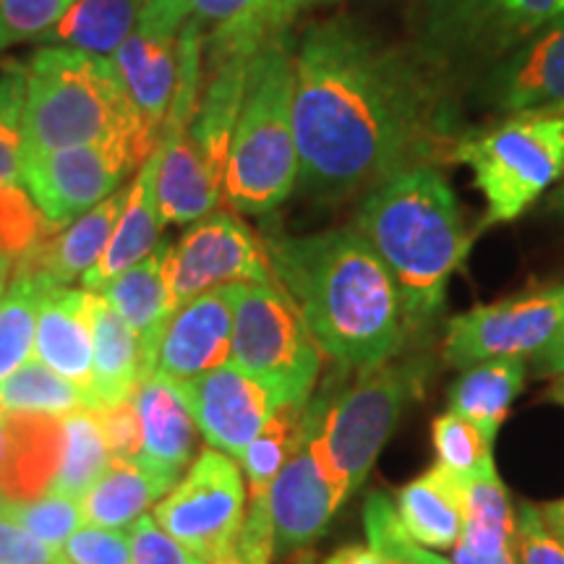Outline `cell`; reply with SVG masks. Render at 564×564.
<instances>
[{"label": "cell", "mask_w": 564, "mask_h": 564, "mask_svg": "<svg viewBox=\"0 0 564 564\" xmlns=\"http://www.w3.org/2000/svg\"><path fill=\"white\" fill-rule=\"evenodd\" d=\"M299 186L343 202L415 165L447 137L440 82L350 19L316 21L293 47Z\"/></svg>", "instance_id": "cell-1"}, {"label": "cell", "mask_w": 564, "mask_h": 564, "mask_svg": "<svg viewBox=\"0 0 564 564\" xmlns=\"http://www.w3.org/2000/svg\"><path fill=\"white\" fill-rule=\"evenodd\" d=\"M278 285L291 295L324 356L348 371L398 358L411 343L392 274L356 228L264 236Z\"/></svg>", "instance_id": "cell-2"}, {"label": "cell", "mask_w": 564, "mask_h": 564, "mask_svg": "<svg viewBox=\"0 0 564 564\" xmlns=\"http://www.w3.org/2000/svg\"><path fill=\"white\" fill-rule=\"evenodd\" d=\"M352 228L392 274L413 337L434 327L474 243L447 178L432 165L392 175L366 194Z\"/></svg>", "instance_id": "cell-3"}, {"label": "cell", "mask_w": 564, "mask_h": 564, "mask_svg": "<svg viewBox=\"0 0 564 564\" xmlns=\"http://www.w3.org/2000/svg\"><path fill=\"white\" fill-rule=\"evenodd\" d=\"M21 152L126 144L144 165L160 141L147 131L116 63L70 47H42L26 63Z\"/></svg>", "instance_id": "cell-4"}, {"label": "cell", "mask_w": 564, "mask_h": 564, "mask_svg": "<svg viewBox=\"0 0 564 564\" xmlns=\"http://www.w3.org/2000/svg\"><path fill=\"white\" fill-rule=\"evenodd\" d=\"M293 47L285 32L251 55L223 188L225 199L241 215H270L299 186Z\"/></svg>", "instance_id": "cell-5"}, {"label": "cell", "mask_w": 564, "mask_h": 564, "mask_svg": "<svg viewBox=\"0 0 564 564\" xmlns=\"http://www.w3.org/2000/svg\"><path fill=\"white\" fill-rule=\"evenodd\" d=\"M356 373L352 384L306 403L316 453L345 499L361 489L405 408L423 392L429 364L423 358H392Z\"/></svg>", "instance_id": "cell-6"}, {"label": "cell", "mask_w": 564, "mask_h": 564, "mask_svg": "<svg viewBox=\"0 0 564 564\" xmlns=\"http://www.w3.org/2000/svg\"><path fill=\"white\" fill-rule=\"evenodd\" d=\"M449 160L474 173L486 225L512 223L564 178V112H518L460 137Z\"/></svg>", "instance_id": "cell-7"}, {"label": "cell", "mask_w": 564, "mask_h": 564, "mask_svg": "<svg viewBox=\"0 0 564 564\" xmlns=\"http://www.w3.org/2000/svg\"><path fill=\"white\" fill-rule=\"evenodd\" d=\"M230 364L259 379L278 405H306L312 400L322 348L278 280L236 285Z\"/></svg>", "instance_id": "cell-8"}, {"label": "cell", "mask_w": 564, "mask_h": 564, "mask_svg": "<svg viewBox=\"0 0 564 564\" xmlns=\"http://www.w3.org/2000/svg\"><path fill=\"white\" fill-rule=\"evenodd\" d=\"M562 11L564 0H426L423 53L434 66H494Z\"/></svg>", "instance_id": "cell-9"}, {"label": "cell", "mask_w": 564, "mask_h": 564, "mask_svg": "<svg viewBox=\"0 0 564 564\" xmlns=\"http://www.w3.org/2000/svg\"><path fill=\"white\" fill-rule=\"evenodd\" d=\"M154 520L199 560H220L238 541L246 520L241 468L220 449H202L186 476L162 497Z\"/></svg>", "instance_id": "cell-10"}, {"label": "cell", "mask_w": 564, "mask_h": 564, "mask_svg": "<svg viewBox=\"0 0 564 564\" xmlns=\"http://www.w3.org/2000/svg\"><path fill=\"white\" fill-rule=\"evenodd\" d=\"M562 324L564 282L484 303V306H474L470 312L453 316L447 322L442 356L457 371L494 361V358L535 356L552 343Z\"/></svg>", "instance_id": "cell-11"}, {"label": "cell", "mask_w": 564, "mask_h": 564, "mask_svg": "<svg viewBox=\"0 0 564 564\" xmlns=\"http://www.w3.org/2000/svg\"><path fill=\"white\" fill-rule=\"evenodd\" d=\"M137 160L126 144H76L61 150L21 152V186L30 192L42 215L66 228L84 212L121 192Z\"/></svg>", "instance_id": "cell-12"}, {"label": "cell", "mask_w": 564, "mask_h": 564, "mask_svg": "<svg viewBox=\"0 0 564 564\" xmlns=\"http://www.w3.org/2000/svg\"><path fill=\"white\" fill-rule=\"evenodd\" d=\"M167 270L175 308L217 288L274 280L264 241L228 209H215L192 223L171 246Z\"/></svg>", "instance_id": "cell-13"}, {"label": "cell", "mask_w": 564, "mask_h": 564, "mask_svg": "<svg viewBox=\"0 0 564 564\" xmlns=\"http://www.w3.org/2000/svg\"><path fill=\"white\" fill-rule=\"evenodd\" d=\"M192 415L212 449L241 460L253 436L278 411V400L259 379L225 364L192 382H181Z\"/></svg>", "instance_id": "cell-14"}, {"label": "cell", "mask_w": 564, "mask_h": 564, "mask_svg": "<svg viewBox=\"0 0 564 564\" xmlns=\"http://www.w3.org/2000/svg\"><path fill=\"white\" fill-rule=\"evenodd\" d=\"M343 502L345 497L340 486L322 465L306 419V434H303L301 447L282 465L270 486V494H267L274 554H293L319 541Z\"/></svg>", "instance_id": "cell-15"}, {"label": "cell", "mask_w": 564, "mask_h": 564, "mask_svg": "<svg viewBox=\"0 0 564 564\" xmlns=\"http://www.w3.org/2000/svg\"><path fill=\"white\" fill-rule=\"evenodd\" d=\"M236 285L217 288L175 308L162 329L154 373L192 382L212 369L230 364Z\"/></svg>", "instance_id": "cell-16"}, {"label": "cell", "mask_w": 564, "mask_h": 564, "mask_svg": "<svg viewBox=\"0 0 564 564\" xmlns=\"http://www.w3.org/2000/svg\"><path fill=\"white\" fill-rule=\"evenodd\" d=\"M484 100L507 116L564 112V11L494 63L484 82Z\"/></svg>", "instance_id": "cell-17"}, {"label": "cell", "mask_w": 564, "mask_h": 564, "mask_svg": "<svg viewBox=\"0 0 564 564\" xmlns=\"http://www.w3.org/2000/svg\"><path fill=\"white\" fill-rule=\"evenodd\" d=\"M133 405L141 429L139 465L173 489L194 463L196 442V421L183 398V387L162 373H150L133 392Z\"/></svg>", "instance_id": "cell-18"}, {"label": "cell", "mask_w": 564, "mask_h": 564, "mask_svg": "<svg viewBox=\"0 0 564 564\" xmlns=\"http://www.w3.org/2000/svg\"><path fill=\"white\" fill-rule=\"evenodd\" d=\"M126 204V192H116L108 199L84 212L66 228H58L11 267V280H45L51 285H70L82 280L97 259L102 257L118 217Z\"/></svg>", "instance_id": "cell-19"}, {"label": "cell", "mask_w": 564, "mask_h": 564, "mask_svg": "<svg viewBox=\"0 0 564 564\" xmlns=\"http://www.w3.org/2000/svg\"><path fill=\"white\" fill-rule=\"evenodd\" d=\"M6 453L0 460V497L30 502L51 491L63 449V421L51 413L0 415Z\"/></svg>", "instance_id": "cell-20"}, {"label": "cell", "mask_w": 564, "mask_h": 564, "mask_svg": "<svg viewBox=\"0 0 564 564\" xmlns=\"http://www.w3.org/2000/svg\"><path fill=\"white\" fill-rule=\"evenodd\" d=\"M158 171L160 152L154 150L137 171L131 186L126 188V204L116 230L97 264L82 278L84 291L100 293L112 278L150 257L160 246V230L165 223H162L158 204Z\"/></svg>", "instance_id": "cell-21"}, {"label": "cell", "mask_w": 564, "mask_h": 564, "mask_svg": "<svg viewBox=\"0 0 564 564\" xmlns=\"http://www.w3.org/2000/svg\"><path fill=\"white\" fill-rule=\"evenodd\" d=\"M37 361L51 366L55 373L87 387L95 358L91 335V293L55 285L42 295L34 333Z\"/></svg>", "instance_id": "cell-22"}, {"label": "cell", "mask_w": 564, "mask_h": 564, "mask_svg": "<svg viewBox=\"0 0 564 564\" xmlns=\"http://www.w3.org/2000/svg\"><path fill=\"white\" fill-rule=\"evenodd\" d=\"M171 246V241H160L150 257L129 267L118 278H112L100 291L102 299L121 314V319L139 337L150 373H154V358H158L162 329H165V322L175 312L171 270H167Z\"/></svg>", "instance_id": "cell-23"}, {"label": "cell", "mask_w": 564, "mask_h": 564, "mask_svg": "<svg viewBox=\"0 0 564 564\" xmlns=\"http://www.w3.org/2000/svg\"><path fill=\"white\" fill-rule=\"evenodd\" d=\"M91 335H95V358H91V379L84 390H87L89 411H105L131 400L150 371L139 337L100 293H91Z\"/></svg>", "instance_id": "cell-24"}, {"label": "cell", "mask_w": 564, "mask_h": 564, "mask_svg": "<svg viewBox=\"0 0 564 564\" xmlns=\"http://www.w3.org/2000/svg\"><path fill=\"white\" fill-rule=\"evenodd\" d=\"M112 63L147 131L160 141L162 123L178 84V34L152 32L137 24L121 51L112 55Z\"/></svg>", "instance_id": "cell-25"}, {"label": "cell", "mask_w": 564, "mask_h": 564, "mask_svg": "<svg viewBox=\"0 0 564 564\" xmlns=\"http://www.w3.org/2000/svg\"><path fill=\"white\" fill-rule=\"evenodd\" d=\"M465 478L434 465L398 491V514L405 531L429 549H455L465 528Z\"/></svg>", "instance_id": "cell-26"}, {"label": "cell", "mask_w": 564, "mask_h": 564, "mask_svg": "<svg viewBox=\"0 0 564 564\" xmlns=\"http://www.w3.org/2000/svg\"><path fill=\"white\" fill-rule=\"evenodd\" d=\"M147 0H74L63 19L40 42L70 47L112 61L137 30Z\"/></svg>", "instance_id": "cell-27"}, {"label": "cell", "mask_w": 564, "mask_h": 564, "mask_svg": "<svg viewBox=\"0 0 564 564\" xmlns=\"http://www.w3.org/2000/svg\"><path fill=\"white\" fill-rule=\"evenodd\" d=\"M525 384V358H494L465 369L449 387V411L463 415L486 436H497Z\"/></svg>", "instance_id": "cell-28"}, {"label": "cell", "mask_w": 564, "mask_h": 564, "mask_svg": "<svg viewBox=\"0 0 564 564\" xmlns=\"http://www.w3.org/2000/svg\"><path fill=\"white\" fill-rule=\"evenodd\" d=\"M171 491L162 478L139 463L112 460L100 481L82 497L84 520L91 528L123 531L137 523L147 507Z\"/></svg>", "instance_id": "cell-29"}, {"label": "cell", "mask_w": 564, "mask_h": 564, "mask_svg": "<svg viewBox=\"0 0 564 564\" xmlns=\"http://www.w3.org/2000/svg\"><path fill=\"white\" fill-rule=\"evenodd\" d=\"M337 0H251L241 19L204 40V70L215 68L230 55H251L267 40L285 34L303 13L333 6Z\"/></svg>", "instance_id": "cell-30"}, {"label": "cell", "mask_w": 564, "mask_h": 564, "mask_svg": "<svg viewBox=\"0 0 564 564\" xmlns=\"http://www.w3.org/2000/svg\"><path fill=\"white\" fill-rule=\"evenodd\" d=\"M465 484V528L457 544L489 560L512 552L514 507L497 468L491 465Z\"/></svg>", "instance_id": "cell-31"}, {"label": "cell", "mask_w": 564, "mask_h": 564, "mask_svg": "<svg viewBox=\"0 0 564 564\" xmlns=\"http://www.w3.org/2000/svg\"><path fill=\"white\" fill-rule=\"evenodd\" d=\"M110 463L112 460L97 413L89 411V408L66 413V419H63L61 465L51 491L79 499L100 481Z\"/></svg>", "instance_id": "cell-32"}, {"label": "cell", "mask_w": 564, "mask_h": 564, "mask_svg": "<svg viewBox=\"0 0 564 564\" xmlns=\"http://www.w3.org/2000/svg\"><path fill=\"white\" fill-rule=\"evenodd\" d=\"M303 434H306V405H280L262 432L253 436L241 455L251 502L270 494L282 465L301 447Z\"/></svg>", "instance_id": "cell-33"}, {"label": "cell", "mask_w": 564, "mask_h": 564, "mask_svg": "<svg viewBox=\"0 0 564 564\" xmlns=\"http://www.w3.org/2000/svg\"><path fill=\"white\" fill-rule=\"evenodd\" d=\"M87 408V390L55 373L42 361H26L0 382V415L51 413L66 415Z\"/></svg>", "instance_id": "cell-34"}, {"label": "cell", "mask_w": 564, "mask_h": 564, "mask_svg": "<svg viewBox=\"0 0 564 564\" xmlns=\"http://www.w3.org/2000/svg\"><path fill=\"white\" fill-rule=\"evenodd\" d=\"M51 288L55 285L45 280L9 282V291L0 299V382L32 361L40 301Z\"/></svg>", "instance_id": "cell-35"}, {"label": "cell", "mask_w": 564, "mask_h": 564, "mask_svg": "<svg viewBox=\"0 0 564 564\" xmlns=\"http://www.w3.org/2000/svg\"><path fill=\"white\" fill-rule=\"evenodd\" d=\"M364 531L369 546L387 564H453L434 552V549L419 544L405 531L398 507L387 494L373 491L364 505Z\"/></svg>", "instance_id": "cell-36"}, {"label": "cell", "mask_w": 564, "mask_h": 564, "mask_svg": "<svg viewBox=\"0 0 564 564\" xmlns=\"http://www.w3.org/2000/svg\"><path fill=\"white\" fill-rule=\"evenodd\" d=\"M432 444L436 465H444L465 481L491 468V436L453 411L436 415L432 423Z\"/></svg>", "instance_id": "cell-37"}, {"label": "cell", "mask_w": 564, "mask_h": 564, "mask_svg": "<svg viewBox=\"0 0 564 564\" xmlns=\"http://www.w3.org/2000/svg\"><path fill=\"white\" fill-rule=\"evenodd\" d=\"M251 0H147L139 26L152 32L178 34L188 21L212 34L241 19Z\"/></svg>", "instance_id": "cell-38"}, {"label": "cell", "mask_w": 564, "mask_h": 564, "mask_svg": "<svg viewBox=\"0 0 564 564\" xmlns=\"http://www.w3.org/2000/svg\"><path fill=\"white\" fill-rule=\"evenodd\" d=\"M55 230L58 225L42 215L30 192L19 186V181L0 183V257L17 262Z\"/></svg>", "instance_id": "cell-39"}, {"label": "cell", "mask_w": 564, "mask_h": 564, "mask_svg": "<svg viewBox=\"0 0 564 564\" xmlns=\"http://www.w3.org/2000/svg\"><path fill=\"white\" fill-rule=\"evenodd\" d=\"M0 512L9 514L21 528L37 535L42 544L53 549H63V544L84 523L82 505L74 497H63V494L53 491L47 497L30 499V502H9V499L0 497Z\"/></svg>", "instance_id": "cell-40"}, {"label": "cell", "mask_w": 564, "mask_h": 564, "mask_svg": "<svg viewBox=\"0 0 564 564\" xmlns=\"http://www.w3.org/2000/svg\"><path fill=\"white\" fill-rule=\"evenodd\" d=\"M26 66L6 63L0 74V183L21 181V118H24Z\"/></svg>", "instance_id": "cell-41"}, {"label": "cell", "mask_w": 564, "mask_h": 564, "mask_svg": "<svg viewBox=\"0 0 564 564\" xmlns=\"http://www.w3.org/2000/svg\"><path fill=\"white\" fill-rule=\"evenodd\" d=\"M74 0H0V53L21 42H40Z\"/></svg>", "instance_id": "cell-42"}, {"label": "cell", "mask_w": 564, "mask_h": 564, "mask_svg": "<svg viewBox=\"0 0 564 564\" xmlns=\"http://www.w3.org/2000/svg\"><path fill=\"white\" fill-rule=\"evenodd\" d=\"M512 554L518 564H564V544L544 525L541 507L514 505Z\"/></svg>", "instance_id": "cell-43"}, {"label": "cell", "mask_w": 564, "mask_h": 564, "mask_svg": "<svg viewBox=\"0 0 564 564\" xmlns=\"http://www.w3.org/2000/svg\"><path fill=\"white\" fill-rule=\"evenodd\" d=\"M61 552L68 564H131V535L108 528H79Z\"/></svg>", "instance_id": "cell-44"}, {"label": "cell", "mask_w": 564, "mask_h": 564, "mask_svg": "<svg viewBox=\"0 0 564 564\" xmlns=\"http://www.w3.org/2000/svg\"><path fill=\"white\" fill-rule=\"evenodd\" d=\"M274 556V533H272V518L270 505L264 499H253L251 510L246 514L241 535L230 552H225L220 560L209 564H270Z\"/></svg>", "instance_id": "cell-45"}, {"label": "cell", "mask_w": 564, "mask_h": 564, "mask_svg": "<svg viewBox=\"0 0 564 564\" xmlns=\"http://www.w3.org/2000/svg\"><path fill=\"white\" fill-rule=\"evenodd\" d=\"M131 564H207L194 552L178 544L171 533L158 525L150 514L141 518L131 528Z\"/></svg>", "instance_id": "cell-46"}, {"label": "cell", "mask_w": 564, "mask_h": 564, "mask_svg": "<svg viewBox=\"0 0 564 564\" xmlns=\"http://www.w3.org/2000/svg\"><path fill=\"white\" fill-rule=\"evenodd\" d=\"M100 419V429L108 444L110 460H123V463H139L141 453V429H139V415L133 398L126 400L121 405L105 408V411H95Z\"/></svg>", "instance_id": "cell-47"}, {"label": "cell", "mask_w": 564, "mask_h": 564, "mask_svg": "<svg viewBox=\"0 0 564 564\" xmlns=\"http://www.w3.org/2000/svg\"><path fill=\"white\" fill-rule=\"evenodd\" d=\"M0 564H68L61 549L42 544L37 535L0 512Z\"/></svg>", "instance_id": "cell-48"}, {"label": "cell", "mask_w": 564, "mask_h": 564, "mask_svg": "<svg viewBox=\"0 0 564 564\" xmlns=\"http://www.w3.org/2000/svg\"><path fill=\"white\" fill-rule=\"evenodd\" d=\"M533 371L535 377H562L564 373V324L562 329L552 337L546 348H541L533 356Z\"/></svg>", "instance_id": "cell-49"}, {"label": "cell", "mask_w": 564, "mask_h": 564, "mask_svg": "<svg viewBox=\"0 0 564 564\" xmlns=\"http://www.w3.org/2000/svg\"><path fill=\"white\" fill-rule=\"evenodd\" d=\"M322 564H387V562L377 552H373L371 546L348 544V546H340L337 552L329 554Z\"/></svg>", "instance_id": "cell-50"}, {"label": "cell", "mask_w": 564, "mask_h": 564, "mask_svg": "<svg viewBox=\"0 0 564 564\" xmlns=\"http://www.w3.org/2000/svg\"><path fill=\"white\" fill-rule=\"evenodd\" d=\"M541 518H544V525L552 531L554 539H560L564 544V499L541 507Z\"/></svg>", "instance_id": "cell-51"}, {"label": "cell", "mask_w": 564, "mask_h": 564, "mask_svg": "<svg viewBox=\"0 0 564 564\" xmlns=\"http://www.w3.org/2000/svg\"><path fill=\"white\" fill-rule=\"evenodd\" d=\"M453 564H518L514 562V554L512 552H507V554H502V556H478V554H474V552H468V549H463L460 544H457L455 549H453V560H449Z\"/></svg>", "instance_id": "cell-52"}, {"label": "cell", "mask_w": 564, "mask_h": 564, "mask_svg": "<svg viewBox=\"0 0 564 564\" xmlns=\"http://www.w3.org/2000/svg\"><path fill=\"white\" fill-rule=\"evenodd\" d=\"M546 400H549V403H556V405L564 408V373H562V377H554V382L549 384Z\"/></svg>", "instance_id": "cell-53"}, {"label": "cell", "mask_w": 564, "mask_h": 564, "mask_svg": "<svg viewBox=\"0 0 564 564\" xmlns=\"http://www.w3.org/2000/svg\"><path fill=\"white\" fill-rule=\"evenodd\" d=\"M549 209H552L554 215L564 217V183H562V186H556L554 194L549 196Z\"/></svg>", "instance_id": "cell-54"}, {"label": "cell", "mask_w": 564, "mask_h": 564, "mask_svg": "<svg viewBox=\"0 0 564 564\" xmlns=\"http://www.w3.org/2000/svg\"><path fill=\"white\" fill-rule=\"evenodd\" d=\"M11 267H13L11 259L0 257V280H9L11 278Z\"/></svg>", "instance_id": "cell-55"}, {"label": "cell", "mask_w": 564, "mask_h": 564, "mask_svg": "<svg viewBox=\"0 0 564 564\" xmlns=\"http://www.w3.org/2000/svg\"><path fill=\"white\" fill-rule=\"evenodd\" d=\"M6 453V432H3V421H0V460H3Z\"/></svg>", "instance_id": "cell-56"}, {"label": "cell", "mask_w": 564, "mask_h": 564, "mask_svg": "<svg viewBox=\"0 0 564 564\" xmlns=\"http://www.w3.org/2000/svg\"><path fill=\"white\" fill-rule=\"evenodd\" d=\"M9 282H11V278L9 280H0V299H3V293L9 291Z\"/></svg>", "instance_id": "cell-57"}]
</instances>
